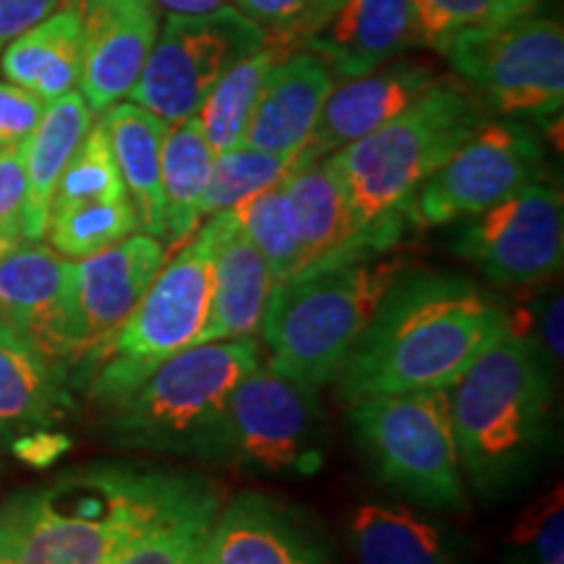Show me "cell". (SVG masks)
I'll use <instances>...</instances> for the list:
<instances>
[{"mask_svg": "<svg viewBox=\"0 0 564 564\" xmlns=\"http://www.w3.org/2000/svg\"><path fill=\"white\" fill-rule=\"evenodd\" d=\"M502 333L507 314L476 282L408 267L337 373L340 394L356 403L371 394L449 390Z\"/></svg>", "mask_w": 564, "mask_h": 564, "instance_id": "obj_1", "label": "cell"}, {"mask_svg": "<svg viewBox=\"0 0 564 564\" xmlns=\"http://www.w3.org/2000/svg\"><path fill=\"white\" fill-rule=\"evenodd\" d=\"M183 474L102 463L70 470L3 507L17 564H112L165 505Z\"/></svg>", "mask_w": 564, "mask_h": 564, "instance_id": "obj_2", "label": "cell"}, {"mask_svg": "<svg viewBox=\"0 0 564 564\" xmlns=\"http://www.w3.org/2000/svg\"><path fill=\"white\" fill-rule=\"evenodd\" d=\"M486 121L470 89L440 79L392 121L327 154L373 251L387 253L403 238L413 194Z\"/></svg>", "mask_w": 564, "mask_h": 564, "instance_id": "obj_3", "label": "cell"}, {"mask_svg": "<svg viewBox=\"0 0 564 564\" xmlns=\"http://www.w3.org/2000/svg\"><path fill=\"white\" fill-rule=\"evenodd\" d=\"M552 377L539 345L502 333L449 387L463 476L491 499L514 489L544 453Z\"/></svg>", "mask_w": 564, "mask_h": 564, "instance_id": "obj_4", "label": "cell"}, {"mask_svg": "<svg viewBox=\"0 0 564 564\" xmlns=\"http://www.w3.org/2000/svg\"><path fill=\"white\" fill-rule=\"evenodd\" d=\"M405 270V259L379 253L312 267L274 288L262 322L270 348L267 369L308 390L335 382L352 345Z\"/></svg>", "mask_w": 564, "mask_h": 564, "instance_id": "obj_5", "label": "cell"}, {"mask_svg": "<svg viewBox=\"0 0 564 564\" xmlns=\"http://www.w3.org/2000/svg\"><path fill=\"white\" fill-rule=\"evenodd\" d=\"M262 366L253 337L196 343L158 366L116 408L112 434L123 447L162 455L228 457L230 394Z\"/></svg>", "mask_w": 564, "mask_h": 564, "instance_id": "obj_6", "label": "cell"}, {"mask_svg": "<svg viewBox=\"0 0 564 564\" xmlns=\"http://www.w3.org/2000/svg\"><path fill=\"white\" fill-rule=\"evenodd\" d=\"M212 257L209 225L165 262L89 373L91 400L116 411L175 352L199 343L209 319Z\"/></svg>", "mask_w": 564, "mask_h": 564, "instance_id": "obj_7", "label": "cell"}, {"mask_svg": "<svg viewBox=\"0 0 564 564\" xmlns=\"http://www.w3.org/2000/svg\"><path fill=\"white\" fill-rule=\"evenodd\" d=\"M350 421L387 486L432 510L465 507L449 390L371 394L352 403Z\"/></svg>", "mask_w": 564, "mask_h": 564, "instance_id": "obj_8", "label": "cell"}, {"mask_svg": "<svg viewBox=\"0 0 564 564\" xmlns=\"http://www.w3.org/2000/svg\"><path fill=\"white\" fill-rule=\"evenodd\" d=\"M478 100L502 116L554 118L564 102V32L554 19L525 17L457 32L442 47Z\"/></svg>", "mask_w": 564, "mask_h": 564, "instance_id": "obj_9", "label": "cell"}, {"mask_svg": "<svg viewBox=\"0 0 564 564\" xmlns=\"http://www.w3.org/2000/svg\"><path fill=\"white\" fill-rule=\"evenodd\" d=\"M267 45V34L238 9L186 17L171 13L129 91V100L165 123H178L202 108L225 70Z\"/></svg>", "mask_w": 564, "mask_h": 564, "instance_id": "obj_10", "label": "cell"}, {"mask_svg": "<svg viewBox=\"0 0 564 564\" xmlns=\"http://www.w3.org/2000/svg\"><path fill=\"white\" fill-rule=\"evenodd\" d=\"M324 423L316 390L259 366L230 394L228 460L267 476H312L327 455Z\"/></svg>", "mask_w": 564, "mask_h": 564, "instance_id": "obj_11", "label": "cell"}, {"mask_svg": "<svg viewBox=\"0 0 564 564\" xmlns=\"http://www.w3.org/2000/svg\"><path fill=\"white\" fill-rule=\"evenodd\" d=\"M165 262L167 246L147 232H131L110 249L70 262L63 299V361L68 377L82 371L89 379Z\"/></svg>", "mask_w": 564, "mask_h": 564, "instance_id": "obj_12", "label": "cell"}, {"mask_svg": "<svg viewBox=\"0 0 564 564\" xmlns=\"http://www.w3.org/2000/svg\"><path fill=\"white\" fill-rule=\"evenodd\" d=\"M544 175V150L523 123L486 121L408 204V225L440 228L481 215Z\"/></svg>", "mask_w": 564, "mask_h": 564, "instance_id": "obj_13", "label": "cell"}, {"mask_svg": "<svg viewBox=\"0 0 564 564\" xmlns=\"http://www.w3.org/2000/svg\"><path fill=\"white\" fill-rule=\"evenodd\" d=\"M453 251L497 285H535L562 270V192L535 181L481 215L465 217Z\"/></svg>", "mask_w": 564, "mask_h": 564, "instance_id": "obj_14", "label": "cell"}, {"mask_svg": "<svg viewBox=\"0 0 564 564\" xmlns=\"http://www.w3.org/2000/svg\"><path fill=\"white\" fill-rule=\"evenodd\" d=\"M82 11L79 84L89 110L129 97L160 32L154 0H76Z\"/></svg>", "mask_w": 564, "mask_h": 564, "instance_id": "obj_15", "label": "cell"}, {"mask_svg": "<svg viewBox=\"0 0 564 564\" xmlns=\"http://www.w3.org/2000/svg\"><path fill=\"white\" fill-rule=\"evenodd\" d=\"M202 564H335L322 531L295 507L246 491L217 512Z\"/></svg>", "mask_w": 564, "mask_h": 564, "instance_id": "obj_16", "label": "cell"}, {"mask_svg": "<svg viewBox=\"0 0 564 564\" xmlns=\"http://www.w3.org/2000/svg\"><path fill=\"white\" fill-rule=\"evenodd\" d=\"M440 79L442 76L426 63L400 61L345 82L340 89L329 91L319 121L303 150L295 154L293 167L327 158L366 133L377 131L379 126L411 108Z\"/></svg>", "mask_w": 564, "mask_h": 564, "instance_id": "obj_17", "label": "cell"}, {"mask_svg": "<svg viewBox=\"0 0 564 564\" xmlns=\"http://www.w3.org/2000/svg\"><path fill=\"white\" fill-rule=\"evenodd\" d=\"M70 259L37 241L0 262V329L68 379L63 361V299Z\"/></svg>", "mask_w": 564, "mask_h": 564, "instance_id": "obj_18", "label": "cell"}, {"mask_svg": "<svg viewBox=\"0 0 564 564\" xmlns=\"http://www.w3.org/2000/svg\"><path fill=\"white\" fill-rule=\"evenodd\" d=\"M207 225L215 238V257L209 319L199 343L253 337L262 329L267 303L274 291L270 264L238 225L232 209L209 215Z\"/></svg>", "mask_w": 564, "mask_h": 564, "instance_id": "obj_19", "label": "cell"}, {"mask_svg": "<svg viewBox=\"0 0 564 564\" xmlns=\"http://www.w3.org/2000/svg\"><path fill=\"white\" fill-rule=\"evenodd\" d=\"M303 45L350 82L423 45L413 0H345Z\"/></svg>", "mask_w": 564, "mask_h": 564, "instance_id": "obj_20", "label": "cell"}, {"mask_svg": "<svg viewBox=\"0 0 564 564\" xmlns=\"http://www.w3.org/2000/svg\"><path fill=\"white\" fill-rule=\"evenodd\" d=\"M333 89L335 76L319 55L288 53L267 70L241 147L295 158Z\"/></svg>", "mask_w": 564, "mask_h": 564, "instance_id": "obj_21", "label": "cell"}, {"mask_svg": "<svg viewBox=\"0 0 564 564\" xmlns=\"http://www.w3.org/2000/svg\"><path fill=\"white\" fill-rule=\"evenodd\" d=\"M282 188L303 249V270L379 257L358 228L348 194L329 158L293 167L282 178Z\"/></svg>", "mask_w": 564, "mask_h": 564, "instance_id": "obj_22", "label": "cell"}, {"mask_svg": "<svg viewBox=\"0 0 564 564\" xmlns=\"http://www.w3.org/2000/svg\"><path fill=\"white\" fill-rule=\"evenodd\" d=\"M223 491L204 476L183 474L165 505L112 564H202Z\"/></svg>", "mask_w": 564, "mask_h": 564, "instance_id": "obj_23", "label": "cell"}, {"mask_svg": "<svg viewBox=\"0 0 564 564\" xmlns=\"http://www.w3.org/2000/svg\"><path fill=\"white\" fill-rule=\"evenodd\" d=\"M100 126L108 133L112 158L126 194L137 212L139 230L165 241V202H162V141L167 123L133 102L110 105Z\"/></svg>", "mask_w": 564, "mask_h": 564, "instance_id": "obj_24", "label": "cell"}, {"mask_svg": "<svg viewBox=\"0 0 564 564\" xmlns=\"http://www.w3.org/2000/svg\"><path fill=\"white\" fill-rule=\"evenodd\" d=\"M91 129V110L79 91H66L47 102L42 121L26 139V196L21 212V238L40 241L51 220V202L68 160Z\"/></svg>", "mask_w": 564, "mask_h": 564, "instance_id": "obj_25", "label": "cell"}, {"mask_svg": "<svg viewBox=\"0 0 564 564\" xmlns=\"http://www.w3.org/2000/svg\"><path fill=\"white\" fill-rule=\"evenodd\" d=\"M82 11L76 0L53 11L37 26L19 34L6 47L0 70L11 84L53 102L79 84L82 74Z\"/></svg>", "mask_w": 564, "mask_h": 564, "instance_id": "obj_26", "label": "cell"}, {"mask_svg": "<svg viewBox=\"0 0 564 564\" xmlns=\"http://www.w3.org/2000/svg\"><path fill=\"white\" fill-rule=\"evenodd\" d=\"M348 541L358 564H460L449 535L405 507L358 505Z\"/></svg>", "mask_w": 564, "mask_h": 564, "instance_id": "obj_27", "label": "cell"}, {"mask_svg": "<svg viewBox=\"0 0 564 564\" xmlns=\"http://www.w3.org/2000/svg\"><path fill=\"white\" fill-rule=\"evenodd\" d=\"M66 382L37 352L0 329V440L51 426L68 405Z\"/></svg>", "mask_w": 564, "mask_h": 564, "instance_id": "obj_28", "label": "cell"}, {"mask_svg": "<svg viewBox=\"0 0 564 564\" xmlns=\"http://www.w3.org/2000/svg\"><path fill=\"white\" fill-rule=\"evenodd\" d=\"M212 154L199 118L188 116L173 123L162 141V202H165V246L194 236L202 215V199L212 173Z\"/></svg>", "mask_w": 564, "mask_h": 564, "instance_id": "obj_29", "label": "cell"}, {"mask_svg": "<svg viewBox=\"0 0 564 564\" xmlns=\"http://www.w3.org/2000/svg\"><path fill=\"white\" fill-rule=\"evenodd\" d=\"M280 58H285V55L278 47H259L257 53L246 55L243 61L225 70L220 82L204 97L202 108L196 110V118H199L212 154H223L241 147L267 70Z\"/></svg>", "mask_w": 564, "mask_h": 564, "instance_id": "obj_30", "label": "cell"}, {"mask_svg": "<svg viewBox=\"0 0 564 564\" xmlns=\"http://www.w3.org/2000/svg\"><path fill=\"white\" fill-rule=\"evenodd\" d=\"M230 209L246 236L264 253L274 288L303 270V249L282 181L246 196Z\"/></svg>", "mask_w": 564, "mask_h": 564, "instance_id": "obj_31", "label": "cell"}, {"mask_svg": "<svg viewBox=\"0 0 564 564\" xmlns=\"http://www.w3.org/2000/svg\"><path fill=\"white\" fill-rule=\"evenodd\" d=\"M133 230H139L137 212L129 196H123V199L82 204L53 215L45 232L51 236V249L61 257L87 259L129 238Z\"/></svg>", "mask_w": 564, "mask_h": 564, "instance_id": "obj_32", "label": "cell"}, {"mask_svg": "<svg viewBox=\"0 0 564 564\" xmlns=\"http://www.w3.org/2000/svg\"><path fill=\"white\" fill-rule=\"evenodd\" d=\"M126 186L112 158L108 133L100 123L91 126L74 158L68 160L51 202V217L91 202L123 199Z\"/></svg>", "mask_w": 564, "mask_h": 564, "instance_id": "obj_33", "label": "cell"}, {"mask_svg": "<svg viewBox=\"0 0 564 564\" xmlns=\"http://www.w3.org/2000/svg\"><path fill=\"white\" fill-rule=\"evenodd\" d=\"M293 165L295 158L291 154L259 152L249 150V147H236L230 152L215 154L199 215L209 217L215 212L236 207L246 196L285 178L293 171Z\"/></svg>", "mask_w": 564, "mask_h": 564, "instance_id": "obj_34", "label": "cell"}, {"mask_svg": "<svg viewBox=\"0 0 564 564\" xmlns=\"http://www.w3.org/2000/svg\"><path fill=\"white\" fill-rule=\"evenodd\" d=\"M423 45L442 51L457 32L533 13L541 0H413Z\"/></svg>", "mask_w": 564, "mask_h": 564, "instance_id": "obj_35", "label": "cell"}, {"mask_svg": "<svg viewBox=\"0 0 564 564\" xmlns=\"http://www.w3.org/2000/svg\"><path fill=\"white\" fill-rule=\"evenodd\" d=\"M345 0H236V9L259 24L267 45L288 55L327 24Z\"/></svg>", "mask_w": 564, "mask_h": 564, "instance_id": "obj_36", "label": "cell"}, {"mask_svg": "<svg viewBox=\"0 0 564 564\" xmlns=\"http://www.w3.org/2000/svg\"><path fill=\"white\" fill-rule=\"evenodd\" d=\"M523 564H564V491L556 486L528 507L510 535Z\"/></svg>", "mask_w": 564, "mask_h": 564, "instance_id": "obj_37", "label": "cell"}, {"mask_svg": "<svg viewBox=\"0 0 564 564\" xmlns=\"http://www.w3.org/2000/svg\"><path fill=\"white\" fill-rule=\"evenodd\" d=\"M26 141L0 147V241L21 246V212L26 196Z\"/></svg>", "mask_w": 564, "mask_h": 564, "instance_id": "obj_38", "label": "cell"}, {"mask_svg": "<svg viewBox=\"0 0 564 564\" xmlns=\"http://www.w3.org/2000/svg\"><path fill=\"white\" fill-rule=\"evenodd\" d=\"M47 102L19 84L0 82V147L24 144L37 129Z\"/></svg>", "mask_w": 564, "mask_h": 564, "instance_id": "obj_39", "label": "cell"}, {"mask_svg": "<svg viewBox=\"0 0 564 564\" xmlns=\"http://www.w3.org/2000/svg\"><path fill=\"white\" fill-rule=\"evenodd\" d=\"M63 0H0V45L45 21Z\"/></svg>", "mask_w": 564, "mask_h": 564, "instance_id": "obj_40", "label": "cell"}, {"mask_svg": "<svg viewBox=\"0 0 564 564\" xmlns=\"http://www.w3.org/2000/svg\"><path fill=\"white\" fill-rule=\"evenodd\" d=\"M70 449V440L66 434L47 432V429H34V432L19 434L13 442V455L19 460H24L32 468H45L53 465L61 455H66Z\"/></svg>", "mask_w": 564, "mask_h": 564, "instance_id": "obj_41", "label": "cell"}, {"mask_svg": "<svg viewBox=\"0 0 564 564\" xmlns=\"http://www.w3.org/2000/svg\"><path fill=\"white\" fill-rule=\"evenodd\" d=\"M562 319H564V301H562V295L556 293L554 299H549L546 308L539 316L541 343H544V350H546L549 361H554V364L562 361V352H564V345H562Z\"/></svg>", "mask_w": 564, "mask_h": 564, "instance_id": "obj_42", "label": "cell"}, {"mask_svg": "<svg viewBox=\"0 0 564 564\" xmlns=\"http://www.w3.org/2000/svg\"><path fill=\"white\" fill-rule=\"evenodd\" d=\"M154 3L167 9L171 13H186V17H199V13H209L223 9L228 0H154Z\"/></svg>", "mask_w": 564, "mask_h": 564, "instance_id": "obj_43", "label": "cell"}, {"mask_svg": "<svg viewBox=\"0 0 564 564\" xmlns=\"http://www.w3.org/2000/svg\"><path fill=\"white\" fill-rule=\"evenodd\" d=\"M0 564H17L11 546H9V539H6L3 531H0Z\"/></svg>", "mask_w": 564, "mask_h": 564, "instance_id": "obj_44", "label": "cell"}]
</instances>
